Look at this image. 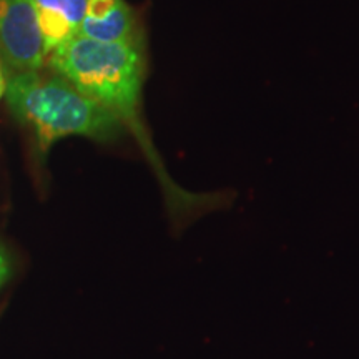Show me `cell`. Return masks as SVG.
<instances>
[{"mask_svg":"<svg viewBox=\"0 0 359 359\" xmlns=\"http://www.w3.org/2000/svg\"><path fill=\"white\" fill-rule=\"evenodd\" d=\"M47 60L52 70L105 107L133 133L154 167L173 213H177V210L188 212L193 206L210 201V196L201 198L191 195L168 177L148 135L142 115V90L147 75L143 39L130 42H100L75 35L55 48Z\"/></svg>","mask_w":359,"mask_h":359,"instance_id":"cell-1","label":"cell"},{"mask_svg":"<svg viewBox=\"0 0 359 359\" xmlns=\"http://www.w3.org/2000/svg\"><path fill=\"white\" fill-rule=\"evenodd\" d=\"M6 95L8 109L32 130L42 151L65 137L111 142L125 130L111 111L58 74L42 75L39 70L12 74Z\"/></svg>","mask_w":359,"mask_h":359,"instance_id":"cell-2","label":"cell"},{"mask_svg":"<svg viewBox=\"0 0 359 359\" xmlns=\"http://www.w3.org/2000/svg\"><path fill=\"white\" fill-rule=\"evenodd\" d=\"M0 58L11 74L40 70L45 64L32 0H0Z\"/></svg>","mask_w":359,"mask_h":359,"instance_id":"cell-3","label":"cell"},{"mask_svg":"<svg viewBox=\"0 0 359 359\" xmlns=\"http://www.w3.org/2000/svg\"><path fill=\"white\" fill-rule=\"evenodd\" d=\"M79 35L100 42L143 39L137 17L125 0H88Z\"/></svg>","mask_w":359,"mask_h":359,"instance_id":"cell-4","label":"cell"},{"mask_svg":"<svg viewBox=\"0 0 359 359\" xmlns=\"http://www.w3.org/2000/svg\"><path fill=\"white\" fill-rule=\"evenodd\" d=\"M87 2L88 0H32L43 40L45 60L62 43L79 35Z\"/></svg>","mask_w":359,"mask_h":359,"instance_id":"cell-5","label":"cell"},{"mask_svg":"<svg viewBox=\"0 0 359 359\" xmlns=\"http://www.w3.org/2000/svg\"><path fill=\"white\" fill-rule=\"evenodd\" d=\"M11 259H8L7 251L0 245V288L8 281L11 278Z\"/></svg>","mask_w":359,"mask_h":359,"instance_id":"cell-6","label":"cell"},{"mask_svg":"<svg viewBox=\"0 0 359 359\" xmlns=\"http://www.w3.org/2000/svg\"><path fill=\"white\" fill-rule=\"evenodd\" d=\"M7 69L6 65H4L2 58H0V100H2V97L7 93Z\"/></svg>","mask_w":359,"mask_h":359,"instance_id":"cell-7","label":"cell"}]
</instances>
